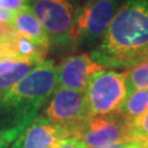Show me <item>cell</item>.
Segmentation results:
<instances>
[{
	"instance_id": "cell-9",
	"label": "cell",
	"mask_w": 148,
	"mask_h": 148,
	"mask_svg": "<svg viewBox=\"0 0 148 148\" xmlns=\"http://www.w3.org/2000/svg\"><path fill=\"white\" fill-rule=\"evenodd\" d=\"M67 137L68 134L63 127L54 124L45 115H37L12 143L11 148H54Z\"/></svg>"
},
{
	"instance_id": "cell-3",
	"label": "cell",
	"mask_w": 148,
	"mask_h": 148,
	"mask_svg": "<svg viewBox=\"0 0 148 148\" xmlns=\"http://www.w3.org/2000/svg\"><path fill=\"white\" fill-rule=\"evenodd\" d=\"M31 9L55 47L69 46L73 41L78 8L71 0H32Z\"/></svg>"
},
{
	"instance_id": "cell-21",
	"label": "cell",
	"mask_w": 148,
	"mask_h": 148,
	"mask_svg": "<svg viewBox=\"0 0 148 148\" xmlns=\"http://www.w3.org/2000/svg\"><path fill=\"white\" fill-rule=\"evenodd\" d=\"M138 148H148V142H142Z\"/></svg>"
},
{
	"instance_id": "cell-16",
	"label": "cell",
	"mask_w": 148,
	"mask_h": 148,
	"mask_svg": "<svg viewBox=\"0 0 148 148\" xmlns=\"http://www.w3.org/2000/svg\"><path fill=\"white\" fill-rule=\"evenodd\" d=\"M5 8L11 10L12 12H16L23 7L27 5V0H3Z\"/></svg>"
},
{
	"instance_id": "cell-14",
	"label": "cell",
	"mask_w": 148,
	"mask_h": 148,
	"mask_svg": "<svg viewBox=\"0 0 148 148\" xmlns=\"http://www.w3.org/2000/svg\"><path fill=\"white\" fill-rule=\"evenodd\" d=\"M128 138L130 142H148V110L128 124Z\"/></svg>"
},
{
	"instance_id": "cell-2",
	"label": "cell",
	"mask_w": 148,
	"mask_h": 148,
	"mask_svg": "<svg viewBox=\"0 0 148 148\" xmlns=\"http://www.w3.org/2000/svg\"><path fill=\"white\" fill-rule=\"evenodd\" d=\"M57 88L56 66L45 59L0 99V137L14 142Z\"/></svg>"
},
{
	"instance_id": "cell-22",
	"label": "cell",
	"mask_w": 148,
	"mask_h": 148,
	"mask_svg": "<svg viewBox=\"0 0 148 148\" xmlns=\"http://www.w3.org/2000/svg\"><path fill=\"white\" fill-rule=\"evenodd\" d=\"M87 1H88V0H87Z\"/></svg>"
},
{
	"instance_id": "cell-5",
	"label": "cell",
	"mask_w": 148,
	"mask_h": 148,
	"mask_svg": "<svg viewBox=\"0 0 148 148\" xmlns=\"http://www.w3.org/2000/svg\"><path fill=\"white\" fill-rule=\"evenodd\" d=\"M122 2L123 0H88L85 5L78 8L74 43L93 48L99 45Z\"/></svg>"
},
{
	"instance_id": "cell-11",
	"label": "cell",
	"mask_w": 148,
	"mask_h": 148,
	"mask_svg": "<svg viewBox=\"0 0 148 148\" xmlns=\"http://www.w3.org/2000/svg\"><path fill=\"white\" fill-rule=\"evenodd\" d=\"M148 110V90H135L126 98L117 109V113L128 123H133Z\"/></svg>"
},
{
	"instance_id": "cell-18",
	"label": "cell",
	"mask_w": 148,
	"mask_h": 148,
	"mask_svg": "<svg viewBox=\"0 0 148 148\" xmlns=\"http://www.w3.org/2000/svg\"><path fill=\"white\" fill-rule=\"evenodd\" d=\"M142 142H131V143H119L114 144L112 146H109L106 148H138Z\"/></svg>"
},
{
	"instance_id": "cell-17",
	"label": "cell",
	"mask_w": 148,
	"mask_h": 148,
	"mask_svg": "<svg viewBox=\"0 0 148 148\" xmlns=\"http://www.w3.org/2000/svg\"><path fill=\"white\" fill-rule=\"evenodd\" d=\"M14 12H12L9 9H0V22L1 23H9L12 21Z\"/></svg>"
},
{
	"instance_id": "cell-15",
	"label": "cell",
	"mask_w": 148,
	"mask_h": 148,
	"mask_svg": "<svg viewBox=\"0 0 148 148\" xmlns=\"http://www.w3.org/2000/svg\"><path fill=\"white\" fill-rule=\"evenodd\" d=\"M54 148H87L85 143L79 139V138L75 137H67L63 139L62 142H59Z\"/></svg>"
},
{
	"instance_id": "cell-10",
	"label": "cell",
	"mask_w": 148,
	"mask_h": 148,
	"mask_svg": "<svg viewBox=\"0 0 148 148\" xmlns=\"http://www.w3.org/2000/svg\"><path fill=\"white\" fill-rule=\"evenodd\" d=\"M10 24L12 31L18 35L25 37L27 40L38 46L49 49L51 45L47 34L44 31L35 14L33 13L31 7L25 5L19 11L14 12Z\"/></svg>"
},
{
	"instance_id": "cell-19",
	"label": "cell",
	"mask_w": 148,
	"mask_h": 148,
	"mask_svg": "<svg viewBox=\"0 0 148 148\" xmlns=\"http://www.w3.org/2000/svg\"><path fill=\"white\" fill-rule=\"evenodd\" d=\"M11 32H12L11 24H9V23H1L0 22V37L5 36V35H8Z\"/></svg>"
},
{
	"instance_id": "cell-7",
	"label": "cell",
	"mask_w": 148,
	"mask_h": 148,
	"mask_svg": "<svg viewBox=\"0 0 148 148\" xmlns=\"http://www.w3.org/2000/svg\"><path fill=\"white\" fill-rule=\"evenodd\" d=\"M128 122L117 113L89 116L75 133L87 148H106L114 144L131 143L128 138Z\"/></svg>"
},
{
	"instance_id": "cell-4",
	"label": "cell",
	"mask_w": 148,
	"mask_h": 148,
	"mask_svg": "<svg viewBox=\"0 0 148 148\" xmlns=\"http://www.w3.org/2000/svg\"><path fill=\"white\" fill-rule=\"evenodd\" d=\"M84 93L89 116L114 113L127 95L125 73L98 71L90 77Z\"/></svg>"
},
{
	"instance_id": "cell-1",
	"label": "cell",
	"mask_w": 148,
	"mask_h": 148,
	"mask_svg": "<svg viewBox=\"0 0 148 148\" xmlns=\"http://www.w3.org/2000/svg\"><path fill=\"white\" fill-rule=\"evenodd\" d=\"M103 69L128 70L148 57V0H123L89 54Z\"/></svg>"
},
{
	"instance_id": "cell-13",
	"label": "cell",
	"mask_w": 148,
	"mask_h": 148,
	"mask_svg": "<svg viewBox=\"0 0 148 148\" xmlns=\"http://www.w3.org/2000/svg\"><path fill=\"white\" fill-rule=\"evenodd\" d=\"M124 73L127 95L135 90H148V57Z\"/></svg>"
},
{
	"instance_id": "cell-6",
	"label": "cell",
	"mask_w": 148,
	"mask_h": 148,
	"mask_svg": "<svg viewBox=\"0 0 148 148\" xmlns=\"http://www.w3.org/2000/svg\"><path fill=\"white\" fill-rule=\"evenodd\" d=\"M44 115L63 127L69 137H74L78 127L89 117L85 93L57 87L46 102Z\"/></svg>"
},
{
	"instance_id": "cell-12",
	"label": "cell",
	"mask_w": 148,
	"mask_h": 148,
	"mask_svg": "<svg viewBox=\"0 0 148 148\" xmlns=\"http://www.w3.org/2000/svg\"><path fill=\"white\" fill-rule=\"evenodd\" d=\"M35 65H32L30 63H16L11 66L8 70L0 74V99L3 95L11 90L14 86L23 79Z\"/></svg>"
},
{
	"instance_id": "cell-20",
	"label": "cell",
	"mask_w": 148,
	"mask_h": 148,
	"mask_svg": "<svg viewBox=\"0 0 148 148\" xmlns=\"http://www.w3.org/2000/svg\"><path fill=\"white\" fill-rule=\"evenodd\" d=\"M8 145L9 144L7 143L5 139H2V138L0 137V148H8Z\"/></svg>"
},
{
	"instance_id": "cell-8",
	"label": "cell",
	"mask_w": 148,
	"mask_h": 148,
	"mask_svg": "<svg viewBox=\"0 0 148 148\" xmlns=\"http://www.w3.org/2000/svg\"><path fill=\"white\" fill-rule=\"evenodd\" d=\"M103 70L95 63L89 54L80 53L67 56L56 66L57 85L63 88L85 91L90 77L93 74Z\"/></svg>"
},
{
	"instance_id": "cell-23",
	"label": "cell",
	"mask_w": 148,
	"mask_h": 148,
	"mask_svg": "<svg viewBox=\"0 0 148 148\" xmlns=\"http://www.w3.org/2000/svg\"><path fill=\"white\" fill-rule=\"evenodd\" d=\"M27 1H29V0H27Z\"/></svg>"
}]
</instances>
